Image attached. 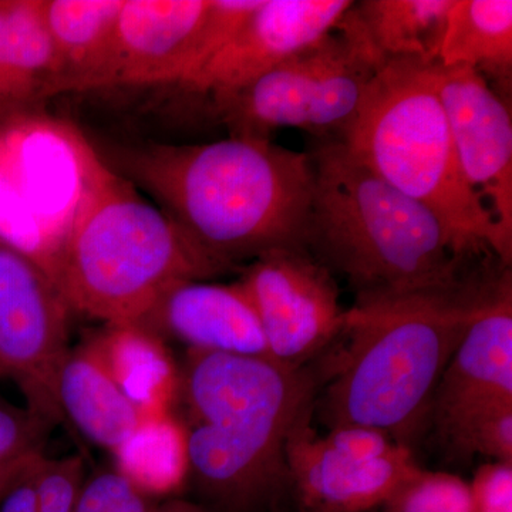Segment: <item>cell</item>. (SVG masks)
<instances>
[{
  "label": "cell",
  "instance_id": "1",
  "mask_svg": "<svg viewBox=\"0 0 512 512\" xmlns=\"http://www.w3.org/2000/svg\"><path fill=\"white\" fill-rule=\"evenodd\" d=\"M99 156L229 266L275 249H306L315 188L308 154L269 138L231 136L207 144H117Z\"/></svg>",
  "mask_w": 512,
  "mask_h": 512
},
{
  "label": "cell",
  "instance_id": "2",
  "mask_svg": "<svg viewBox=\"0 0 512 512\" xmlns=\"http://www.w3.org/2000/svg\"><path fill=\"white\" fill-rule=\"evenodd\" d=\"M187 473L217 512H279L289 488L285 448L315 407L311 370L268 357L188 350L178 377Z\"/></svg>",
  "mask_w": 512,
  "mask_h": 512
},
{
  "label": "cell",
  "instance_id": "3",
  "mask_svg": "<svg viewBox=\"0 0 512 512\" xmlns=\"http://www.w3.org/2000/svg\"><path fill=\"white\" fill-rule=\"evenodd\" d=\"M490 282L355 302L318 400L328 429L362 426L412 448L444 370L477 318Z\"/></svg>",
  "mask_w": 512,
  "mask_h": 512
},
{
  "label": "cell",
  "instance_id": "4",
  "mask_svg": "<svg viewBox=\"0 0 512 512\" xmlns=\"http://www.w3.org/2000/svg\"><path fill=\"white\" fill-rule=\"evenodd\" d=\"M229 268L143 200L87 141L79 204L47 269L70 311L137 328L171 286Z\"/></svg>",
  "mask_w": 512,
  "mask_h": 512
},
{
  "label": "cell",
  "instance_id": "5",
  "mask_svg": "<svg viewBox=\"0 0 512 512\" xmlns=\"http://www.w3.org/2000/svg\"><path fill=\"white\" fill-rule=\"evenodd\" d=\"M311 158L306 249L348 279L356 302L463 284L446 229L427 208L384 183L342 141L323 144Z\"/></svg>",
  "mask_w": 512,
  "mask_h": 512
},
{
  "label": "cell",
  "instance_id": "6",
  "mask_svg": "<svg viewBox=\"0 0 512 512\" xmlns=\"http://www.w3.org/2000/svg\"><path fill=\"white\" fill-rule=\"evenodd\" d=\"M436 64L387 60L342 143L372 173L440 221L457 258L494 252L510 268L512 238L468 185L434 76Z\"/></svg>",
  "mask_w": 512,
  "mask_h": 512
},
{
  "label": "cell",
  "instance_id": "7",
  "mask_svg": "<svg viewBox=\"0 0 512 512\" xmlns=\"http://www.w3.org/2000/svg\"><path fill=\"white\" fill-rule=\"evenodd\" d=\"M383 63L352 5L333 32L214 109L234 137L268 138L282 127L343 134Z\"/></svg>",
  "mask_w": 512,
  "mask_h": 512
},
{
  "label": "cell",
  "instance_id": "8",
  "mask_svg": "<svg viewBox=\"0 0 512 512\" xmlns=\"http://www.w3.org/2000/svg\"><path fill=\"white\" fill-rule=\"evenodd\" d=\"M87 140L33 113L0 120V242L47 272L79 204Z\"/></svg>",
  "mask_w": 512,
  "mask_h": 512
},
{
  "label": "cell",
  "instance_id": "9",
  "mask_svg": "<svg viewBox=\"0 0 512 512\" xmlns=\"http://www.w3.org/2000/svg\"><path fill=\"white\" fill-rule=\"evenodd\" d=\"M69 312L45 269L0 242V376L53 427L66 420L57 379L70 350Z\"/></svg>",
  "mask_w": 512,
  "mask_h": 512
},
{
  "label": "cell",
  "instance_id": "10",
  "mask_svg": "<svg viewBox=\"0 0 512 512\" xmlns=\"http://www.w3.org/2000/svg\"><path fill=\"white\" fill-rule=\"evenodd\" d=\"M254 303L269 359L301 369L342 335L346 309L332 272L308 249L266 252L239 279Z\"/></svg>",
  "mask_w": 512,
  "mask_h": 512
},
{
  "label": "cell",
  "instance_id": "11",
  "mask_svg": "<svg viewBox=\"0 0 512 512\" xmlns=\"http://www.w3.org/2000/svg\"><path fill=\"white\" fill-rule=\"evenodd\" d=\"M504 403H512L510 268L491 279L477 318L437 384L430 420L454 453L468 427L481 414Z\"/></svg>",
  "mask_w": 512,
  "mask_h": 512
},
{
  "label": "cell",
  "instance_id": "12",
  "mask_svg": "<svg viewBox=\"0 0 512 512\" xmlns=\"http://www.w3.org/2000/svg\"><path fill=\"white\" fill-rule=\"evenodd\" d=\"M434 76L464 177L512 238L510 107L470 67L436 64Z\"/></svg>",
  "mask_w": 512,
  "mask_h": 512
},
{
  "label": "cell",
  "instance_id": "13",
  "mask_svg": "<svg viewBox=\"0 0 512 512\" xmlns=\"http://www.w3.org/2000/svg\"><path fill=\"white\" fill-rule=\"evenodd\" d=\"M350 0H262L224 49L185 89L220 106L288 57L333 32Z\"/></svg>",
  "mask_w": 512,
  "mask_h": 512
},
{
  "label": "cell",
  "instance_id": "14",
  "mask_svg": "<svg viewBox=\"0 0 512 512\" xmlns=\"http://www.w3.org/2000/svg\"><path fill=\"white\" fill-rule=\"evenodd\" d=\"M313 409L303 414L286 441L289 488L303 512H369L382 507L419 468L412 448L366 458L335 450L313 430Z\"/></svg>",
  "mask_w": 512,
  "mask_h": 512
},
{
  "label": "cell",
  "instance_id": "15",
  "mask_svg": "<svg viewBox=\"0 0 512 512\" xmlns=\"http://www.w3.org/2000/svg\"><path fill=\"white\" fill-rule=\"evenodd\" d=\"M208 0H124L89 89L183 84Z\"/></svg>",
  "mask_w": 512,
  "mask_h": 512
},
{
  "label": "cell",
  "instance_id": "16",
  "mask_svg": "<svg viewBox=\"0 0 512 512\" xmlns=\"http://www.w3.org/2000/svg\"><path fill=\"white\" fill-rule=\"evenodd\" d=\"M138 329L173 338L188 350L268 357L264 330L241 282L185 281L158 299Z\"/></svg>",
  "mask_w": 512,
  "mask_h": 512
},
{
  "label": "cell",
  "instance_id": "17",
  "mask_svg": "<svg viewBox=\"0 0 512 512\" xmlns=\"http://www.w3.org/2000/svg\"><path fill=\"white\" fill-rule=\"evenodd\" d=\"M57 397L64 419L114 454L156 417L124 389L100 336L70 348L57 379Z\"/></svg>",
  "mask_w": 512,
  "mask_h": 512
},
{
  "label": "cell",
  "instance_id": "18",
  "mask_svg": "<svg viewBox=\"0 0 512 512\" xmlns=\"http://www.w3.org/2000/svg\"><path fill=\"white\" fill-rule=\"evenodd\" d=\"M124 0H40L55 45L57 94L87 90L109 52Z\"/></svg>",
  "mask_w": 512,
  "mask_h": 512
},
{
  "label": "cell",
  "instance_id": "19",
  "mask_svg": "<svg viewBox=\"0 0 512 512\" xmlns=\"http://www.w3.org/2000/svg\"><path fill=\"white\" fill-rule=\"evenodd\" d=\"M454 0H365L353 5L366 39L383 62L439 63Z\"/></svg>",
  "mask_w": 512,
  "mask_h": 512
},
{
  "label": "cell",
  "instance_id": "20",
  "mask_svg": "<svg viewBox=\"0 0 512 512\" xmlns=\"http://www.w3.org/2000/svg\"><path fill=\"white\" fill-rule=\"evenodd\" d=\"M437 64L470 67L485 79L510 84L511 0H454Z\"/></svg>",
  "mask_w": 512,
  "mask_h": 512
},
{
  "label": "cell",
  "instance_id": "21",
  "mask_svg": "<svg viewBox=\"0 0 512 512\" xmlns=\"http://www.w3.org/2000/svg\"><path fill=\"white\" fill-rule=\"evenodd\" d=\"M20 114L57 94L59 60L40 0H0Z\"/></svg>",
  "mask_w": 512,
  "mask_h": 512
},
{
  "label": "cell",
  "instance_id": "22",
  "mask_svg": "<svg viewBox=\"0 0 512 512\" xmlns=\"http://www.w3.org/2000/svg\"><path fill=\"white\" fill-rule=\"evenodd\" d=\"M116 456L121 463L117 468L151 494L150 490L165 484L163 471L170 484L187 473L184 429H174L160 416L153 417Z\"/></svg>",
  "mask_w": 512,
  "mask_h": 512
},
{
  "label": "cell",
  "instance_id": "23",
  "mask_svg": "<svg viewBox=\"0 0 512 512\" xmlns=\"http://www.w3.org/2000/svg\"><path fill=\"white\" fill-rule=\"evenodd\" d=\"M382 512H471L470 485L454 474L417 468L407 477Z\"/></svg>",
  "mask_w": 512,
  "mask_h": 512
},
{
  "label": "cell",
  "instance_id": "24",
  "mask_svg": "<svg viewBox=\"0 0 512 512\" xmlns=\"http://www.w3.org/2000/svg\"><path fill=\"white\" fill-rule=\"evenodd\" d=\"M261 3L262 0H208L207 12L195 37L190 69L181 86L187 87L231 42Z\"/></svg>",
  "mask_w": 512,
  "mask_h": 512
},
{
  "label": "cell",
  "instance_id": "25",
  "mask_svg": "<svg viewBox=\"0 0 512 512\" xmlns=\"http://www.w3.org/2000/svg\"><path fill=\"white\" fill-rule=\"evenodd\" d=\"M39 512H74L86 483L82 456L47 458L39 454L35 463Z\"/></svg>",
  "mask_w": 512,
  "mask_h": 512
},
{
  "label": "cell",
  "instance_id": "26",
  "mask_svg": "<svg viewBox=\"0 0 512 512\" xmlns=\"http://www.w3.org/2000/svg\"><path fill=\"white\" fill-rule=\"evenodd\" d=\"M156 503L153 494L114 468L87 478L74 512H148Z\"/></svg>",
  "mask_w": 512,
  "mask_h": 512
},
{
  "label": "cell",
  "instance_id": "27",
  "mask_svg": "<svg viewBox=\"0 0 512 512\" xmlns=\"http://www.w3.org/2000/svg\"><path fill=\"white\" fill-rule=\"evenodd\" d=\"M457 457L480 456L512 463V403L488 410L461 437L454 450Z\"/></svg>",
  "mask_w": 512,
  "mask_h": 512
},
{
  "label": "cell",
  "instance_id": "28",
  "mask_svg": "<svg viewBox=\"0 0 512 512\" xmlns=\"http://www.w3.org/2000/svg\"><path fill=\"white\" fill-rule=\"evenodd\" d=\"M52 424L28 407L0 399V466L42 451Z\"/></svg>",
  "mask_w": 512,
  "mask_h": 512
},
{
  "label": "cell",
  "instance_id": "29",
  "mask_svg": "<svg viewBox=\"0 0 512 512\" xmlns=\"http://www.w3.org/2000/svg\"><path fill=\"white\" fill-rule=\"evenodd\" d=\"M468 485L471 512H512V463L483 464Z\"/></svg>",
  "mask_w": 512,
  "mask_h": 512
},
{
  "label": "cell",
  "instance_id": "30",
  "mask_svg": "<svg viewBox=\"0 0 512 512\" xmlns=\"http://www.w3.org/2000/svg\"><path fill=\"white\" fill-rule=\"evenodd\" d=\"M43 451L37 453L28 466L23 468L19 477L13 481L9 490L0 500V512H39V503H37L36 491V458Z\"/></svg>",
  "mask_w": 512,
  "mask_h": 512
},
{
  "label": "cell",
  "instance_id": "31",
  "mask_svg": "<svg viewBox=\"0 0 512 512\" xmlns=\"http://www.w3.org/2000/svg\"><path fill=\"white\" fill-rule=\"evenodd\" d=\"M20 114L15 80L6 45L5 23L0 13V120Z\"/></svg>",
  "mask_w": 512,
  "mask_h": 512
},
{
  "label": "cell",
  "instance_id": "32",
  "mask_svg": "<svg viewBox=\"0 0 512 512\" xmlns=\"http://www.w3.org/2000/svg\"><path fill=\"white\" fill-rule=\"evenodd\" d=\"M37 453H40V451H37ZM37 453L29 454V456L19 458V460L12 461V463L3 464V466H0V500H2V497L5 495L6 491L9 490V487L13 484V481L19 477L20 473H22L23 468L28 466L29 461L32 460V458L35 457Z\"/></svg>",
  "mask_w": 512,
  "mask_h": 512
},
{
  "label": "cell",
  "instance_id": "33",
  "mask_svg": "<svg viewBox=\"0 0 512 512\" xmlns=\"http://www.w3.org/2000/svg\"><path fill=\"white\" fill-rule=\"evenodd\" d=\"M148 512H217L207 505L184 500V498H171L163 503H156Z\"/></svg>",
  "mask_w": 512,
  "mask_h": 512
},
{
  "label": "cell",
  "instance_id": "34",
  "mask_svg": "<svg viewBox=\"0 0 512 512\" xmlns=\"http://www.w3.org/2000/svg\"><path fill=\"white\" fill-rule=\"evenodd\" d=\"M298 512H303V511H301V510H298Z\"/></svg>",
  "mask_w": 512,
  "mask_h": 512
}]
</instances>
